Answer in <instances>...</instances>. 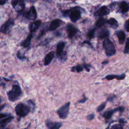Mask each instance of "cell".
<instances>
[{"mask_svg":"<svg viewBox=\"0 0 129 129\" xmlns=\"http://www.w3.org/2000/svg\"><path fill=\"white\" fill-rule=\"evenodd\" d=\"M17 56L18 58H19V59H25L26 58L24 55L22 54V53H21L20 51H18L17 52Z\"/></svg>","mask_w":129,"mask_h":129,"instance_id":"f546056e","label":"cell"},{"mask_svg":"<svg viewBox=\"0 0 129 129\" xmlns=\"http://www.w3.org/2000/svg\"><path fill=\"white\" fill-rule=\"evenodd\" d=\"M87 100V98L86 97H84L83 99H82L81 100H80L79 101V103H84L86 100Z\"/></svg>","mask_w":129,"mask_h":129,"instance_id":"8d00e7d4","label":"cell"},{"mask_svg":"<svg viewBox=\"0 0 129 129\" xmlns=\"http://www.w3.org/2000/svg\"><path fill=\"white\" fill-rule=\"evenodd\" d=\"M65 47V43L61 41L57 44L56 47V54L57 56L60 58L63 57V51Z\"/></svg>","mask_w":129,"mask_h":129,"instance_id":"4fadbf2b","label":"cell"},{"mask_svg":"<svg viewBox=\"0 0 129 129\" xmlns=\"http://www.w3.org/2000/svg\"><path fill=\"white\" fill-rule=\"evenodd\" d=\"M115 96L114 95L113 96H110L107 99V101H112V100L114 99Z\"/></svg>","mask_w":129,"mask_h":129,"instance_id":"d6a6232c","label":"cell"},{"mask_svg":"<svg viewBox=\"0 0 129 129\" xmlns=\"http://www.w3.org/2000/svg\"><path fill=\"white\" fill-rule=\"evenodd\" d=\"M109 126H110V124L108 125V126L107 127V128L106 129H109Z\"/></svg>","mask_w":129,"mask_h":129,"instance_id":"b9f144b4","label":"cell"},{"mask_svg":"<svg viewBox=\"0 0 129 129\" xmlns=\"http://www.w3.org/2000/svg\"><path fill=\"white\" fill-rule=\"evenodd\" d=\"M11 5L18 12H22L25 8V0H12Z\"/></svg>","mask_w":129,"mask_h":129,"instance_id":"8992f818","label":"cell"},{"mask_svg":"<svg viewBox=\"0 0 129 129\" xmlns=\"http://www.w3.org/2000/svg\"><path fill=\"white\" fill-rule=\"evenodd\" d=\"M46 125L48 129H59L62 126V123L60 122H54L50 120H47Z\"/></svg>","mask_w":129,"mask_h":129,"instance_id":"8fae6325","label":"cell"},{"mask_svg":"<svg viewBox=\"0 0 129 129\" xmlns=\"http://www.w3.org/2000/svg\"><path fill=\"white\" fill-rule=\"evenodd\" d=\"M37 12L35 7L32 6H31L28 12L25 14V17L26 18L30 20H35L37 18Z\"/></svg>","mask_w":129,"mask_h":129,"instance_id":"52a82bcc","label":"cell"},{"mask_svg":"<svg viewBox=\"0 0 129 129\" xmlns=\"http://www.w3.org/2000/svg\"><path fill=\"white\" fill-rule=\"evenodd\" d=\"M84 43H87V44H88L89 45H90L91 46H92V44H91V43H90V41H87V40H85V41H84L83 42V44H84Z\"/></svg>","mask_w":129,"mask_h":129,"instance_id":"74e56055","label":"cell"},{"mask_svg":"<svg viewBox=\"0 0 129 129\" xmlns=\"http://www.w3.org/2000/svg\"><path fill=\"white\" fill-rule=\"evenodd\" d=\"M95 29H91L88 33L87 34V36L89 39H92L94 38V35H95Z\"/></svg>","mask_w":129,"mask_h":129,"instance_id":"4316f807","label":"cell"},{"mask_svg":"<svg viewBox=\"0 0 129 129\" xmlns=\"http://www.w3.org/2000/svg\"><path fill=\"white\" fill-rule=\"evenodd\" d=\"M109 35V32L108 29L106 28H104L101 29L98 34V37L99 39H102L103 38H105L108 37Z\"/></svg>","mask_w":129,"mask_h":129,"instance_id":"44dd1931","label":"cell"},{"mask_svg":"<svg viewBox=\"0 0 129 129\" xmlns=\"http://www.w3.org/2000/svg\"><path fill=\"white\" fill-rule=\"evenodd\" d=\"M0 80H1V77H0Z\"/></svg>","mask_w":129,"mask_h":129,"instance_id":"f6af8a7d","label":"cell"},{"mask_svg":"<svg viewBox=\"0 0 129 129\" xmlns=\"http://www.w3.org/2000/svg\"><path fill=\"white\" fill-rule=\"evenodd\" d=\"M103 46L107 56L113 55L116 53V49L112 42L108 38L105 39L103 42Z\"/></svg>","mask_w":129,"mask_h":129,"instance_id":"7a4b0ae2","label":"cell"},{"mask_svg":"<svg viewBox=\"0 0 129 129\" xmlns=\"http://www.w3.org/2000/svg\"><path fill=\"white\" fill-rule=\"evenodd\" d=\"M41 23L40 20H35L30 23L29 26V29L30 32H35L40 27Z\"/></svg>","mask_w":129,"mask_h":129,"instance_id":"7c38bea8","label":"cell"},{"mask_svg":"<svg viewBox=\"0 0 129 129\" xmlns=\"http://www.w3.org/2000/svg\"><path fill=\"white\" fill-rule=\"evenodd\" d=\"M81 17V12L75 8L73 10H72L70 14V18L73 22H76Z\"/></svg>","mask_w":129,"mask_h":129,"instance_id":"9c48e42d","label":"cell"},{"mask_svg":"<svg viewBox=\"0 0 129 129\" xmlns=\"http://www.w3.org/2000/svg\"><path fill=\"white\" fill-rule=\"evenodd\" d=\"M70 106V102H68L66 103L65 104L61 106L57 111V113L59 117V118L61 119H66L69 112Z\"/></svg>","mask_w":129,"mask_h":129,"instance_id":"277c9868","label":"cell"},{"mask_svg":"<svg viewBox=\"0 0 129 129\" xmlns=\"http://www.w3.org/2000/svg\"><path fill=\"white\" fill-rule=\"evenodd\" d=\"M109 13V9L105 6L101 7L97 11L94 13L95 16H103Z\"/></svg>","mask_w":129,"mask_h":129,"instance_id":"30bf717a","label":"cell"},{"mask_svg":"<svg viewBox=\"0 0 129 129\" xmlns=\"http://www.w3.org/2000/svg\"><path fill=\"white\" fill-rule=\"evenodd\" d=\"M119 122L120 123H125L126 122V121L124 120V119L123 118H120L119 119Z\"/></svg>","mask_w":129,"mask_h":129,"instance_id":"f35d334b","label":"cell"},{"mask_svg":"<svg viewBox=\"0 0 129 129\" xmlns=\"http://www.w3.org/2000/svg\"><path fill=\"white\" fill-rule=\"evenodd\" d=\"M107 63H108V61H105L102 62V63L103 64H106Z\"/></svg>","mask_w":129,"mask_h":129,"instance_id":"60d3db41","label":"cell"},{"mask_svg":"<svg viewBox=\"0 0 129 129\" xmlns=\"http://www.w3.org/2000/svg\"><path fill=\"white\" fill-rule=\"evenodd\" d=\"M5 106H6V105H5V104H4V105H2L1 106H0V111H1L2 109H3L5 108Z\"/></svg>","mask_w":129,"mask_h":129,"instance_id":"ab89813d","label":"cell"},{"mask_svg":"<svg viewBox=\"0 0 129 129\" xmlns=\"http://www.w3.org/2000/svg\"><path fill=\"white\" fill-rule=\"evenodd\" d=\"M124 110V107H122V106H120L118 107L117 108H116L115 109H112V110H110L107 111H105V112H104V113L103 114L102 116L103 117H104L105 119H109L112 115H113V114L114 112H116L118 111H123Z\"/></svg>","mask_w":129,"mask_h":129,"instance_id":"ba28073f","label":"cell"},{"mask_svg":"<svg viewBox=\"0 0 129 129\" xmlns=\"http://www.w3.org/2000/svg\"><path fill=\"white\" fill-rule=\"evenodd\" d=\"M124 27L125 28V30L129 32V19L127 20V21H126V22H125V24H124Z\"/></svg>","mask_w":129,"mask_h":129,"instance_id":"4dcf8cb0","label":"cell"},{"mask_svg":"<svg viewBox=\"0 0 129 129\" xmlns=\"http://www.w3.org/2000/svg\"><path fill=\"white\" fill-rule=\"evenodd\" d=\"M106 102H104L103 103H102L101 105H100L97 108V111L98 112H100L101 111H102L105 107L106 106Z\"/></svg>","mask_w":129,"mask_h":129,"instance_id":"83f0119b","label":"cell"},{"mask_svg":"<svg viewBox=\"0 0 129 129\" xmlns=\"http://www.w3.org/2000/svg\"><path fill=\"white\" fill-rule=\"evenodd\" d=\"M119 8L121 13H126L129 10V4L125 2H122L120 3Z\"/></svg>","mask_w":129,"mask_h":129,"instance_id":"7402d4cb","label":"cell"},{"mask_svg":"<svg viewBox=\"0 0 129 129\" xmlns=\"http://www.w3.org/2000/svg\"><path fill=\"white\" fill-rule=\"evenodd\" d=\"M1 102H2V99H1V97H0V104H1Z\"/></svg>","mask_w":129,"mask_h":129,"instance_id":"7bdbcfd3","label":"cell"},{"mask_svg":"<svg viewBox=\"0 0 129 129\" xmlns=\"http://www.w3.org/2000/svg\"><path fill=\"white\" fill-rule=\"evenodd\" d=\"M7 116H8V114L7 113H0V119Z\"/></svg>","mask_w":129,"mask_h":129,"instance_id":"836d02e7","label":"cell"},{"mask_svg":"<svg viewBox=\"0 0 129 129\" xmlns=\"http://www.w3.org/2000/svg\"><path fill=\"white\" fill-rule=\"evenodd\" d=\"M14 117L13 116H8L7 117L5 118L0 120V127L1 128H4L5 127L8 123H9L13 119Z\"/></svg>","mask_w":129,"mask_h":129,"instance_id":"9a60e30c","label":"cell"},{"mask_svg":"<svg viewBox=\"0 0 129 129\" xmlns=\"http://www.w3.org/2000/svg\"><path fill=\"white\" fill-rule=\"evenodd\" d=\"M22 93L21 87L17 84L14 85L12 89L7 93L9 100L11 102L18 100Z\"/></svg>","mask_w":129,"mask_h":129,"instance_id":"6da1fadb","label":"cell"},{"mask_svg":"<svg viewBox=\"0 0 129 129\" xmlns=\"http://www.w3.org/2000/svg\"><path fill=\"white\" fill-rule=\"evenodd\" d=\"M8 0H0V6L5 5L7 2Z\"/></svg>","mask_w":129,"mask_h":129,"instance_id":"d590c367","label":"cell"},{"mask_svg":"<svg viewBox=\"0 0 129 129\" xmlns=\"http://www.w3.org/2000/svg\"><path fill=\"white\" fill-rule=\"evenodd\" d=\"M106 23V19L101 17V18H99L96 21V22L95 23V25H96V26L97 27L100 28V27H101L102 26H103Z\"/></svg>","mask_w":129,"mask_h":129,"instance_id":"cb8c5ba5","label":"cell"},{"mask_svg":"<svg viewBox=\"0 0 129 129\" xmlns=\"http://www.w3.org/2000/svg\"><path fill=\"white\" fill-rule=\"evenodd\" d=\"M125 74H122L120 75H109L105 77V79L108 80H113L114 79H116L117 80H123L125 78Z\"/></svg>","mask_w":129,"mask_h":129,"instance_id":"ffe728a7","label":"cell"},{"mask_svg":"<svg viewBox=\"0 0 129 129\" xmlns=\"http://www.w3.org/2000/svg\"><path fill=\"white\" fill-rule=\"evenodd\" d=\"M2 128H1V127H0V129H2Z\"/></svg>","mask_w":129,"mask_h":129,"instance_id":"ee69618b","label":"cell"},{"mask_svg":"<svg viewBox=\"0 0 129 129\" xmlns=\"http://www.w3.org/2000/svg\"><path fill=\"white\" fill-rule=\"evenodd\" d=\"M15 110L18 116L20 117H24L29 113L30 109L27 105L23 103H20L16 106Z\"/></svg>","mask_w":129,"mask_h":129,"instance_id":"3957f363","label":"cell"},{"mask_svg":"<svg viewBox=\"0 0 129 129\" xmlns=\"http://www.w3.org/2000/svg\"><path fill=\"white\" fill-rule=\"evenodd\" d=\"M83 67H84V68H85V69H86V70L88 72H89V71H90V69H89V68H90V66L88 65V64H83Z\"/></svg>","mask_w":129,"mask_h":129,"instance_id":"e575fe53","label":"cell"},{"mask_svg":"<svg viewBox=\"0 0 129 129\" xmlns=\"http://www.w3.org/2000/svg\"><path fill=\"white\" fill-rule=\"evenodd\" d=\"M33 37V35L32 34H30L27 36L26 38L22 42L21 45L24 48H27L29 47L31 42V39Z\"/></svg>","mask_w":129,"mask_h":129,"instance_id":"e0dca14e","label":"cell"},{"mask_svg":"<svg viewBox=\"0 0 129 129\" xmlns=\"http://www.w3.org/2000/svg\"><path fill=\"white\" fill-rule=\"evenodd\" d=\"M106 23L111 26L113 29H116L118 27V24L116 19L114 18H110L106 21Z\"/></svg>","mask_w":129,"mask_h":129,"instance_id":"603a6c76","label":"cell"},{"mask_svg":"<svg viewBox=\"0 0 129 129\" xmlns=\"http://www.w3.org/2000/svg\"><path fill=\"white\" fill-rule=\"evenodd\" d=\"M54 56V53L53 51L49 52L45 56L44 59V65L48 66L50 63Z\"/></svg>","mask_w":129,"mask_h":129,"instance_id":"ac0fdd59","label":"cell"},{"mask_svg":"<svg viewBox=\"0 0 129 129\" xmlns=\"http://www.w3.org/2000/svg\"><path fill=\"white\" fill-rule=\"evenodd\" d=\"M78 29L73 25L69 24L67 26V32L68 37L70 38H72L74 35L77 32Z\"/></svg>","mask_w":129,"mask_h":129,"instance_id":"5bb4252c","label":"cell"},{"mask_svg":"<svg viewBox=\"0 0 129 129\" xmlns=\"http://www.w3.org/2000/svg\"><path fill=\"white\" fill-rule=\"evenodd\" d=\"M84 67L83 66L78 64L76 66H74L72 68L71 71L72 72H81L83 70Z\"/></svg>","mask_w":129,"mask_h":129,"instance_id":"d4e9b609","label":"cell"},{"mask_svg":"<svg viewBox=\"0 0 129 129\" xmlns=\"http://www.w3.org/2000/svg\"><path fill=\"white\" fill-rule=\"evenodd\" d=\"M61 23V21L59 19H55L53 20L49 26V30L50 31H53L56 29L58 27H59Z\"/></svg>","mask_w":129,"mask_h":129,"instance_id":"2e32d148","label":"cell"},{"mask_svg":"<svg viewBox=\"0 0 129 129\" xmlns=\"http://www.w3.org/2000/svg\"><path fill=\"white\" fill-rule=\"evenodd\" d=\"M95 117V115L93 113H92V114H89L87 116V118L88 120H91L92 119H93Z\"/></svg>","mask_w":129,"mask_h":129,"instance_id":"1f68e13d","label":"cell"},{"mask_svg":"<svg viewBox=\"0 0 129 129\" xmlns=\"http://www.w3.org/2000/svg\"><path fill=\"white\" fill-rule=\"evenodd\" d=\"M116 35L118 37L119 43L120 44H122L124 43L125 39V34L124 32L121 30L118 31L116 32Z\"/></svg>","mask_w":129,"mask_h":129,"instance_id":"d6986e66","label":"cell"},{"mask_svg":"<svg viewBox=\"0 0 129 129\" xmlns=\"http://www.w3.org/2000/svg\"><path fill=\"white\" fill-rule=\"evenodd\" d=\"M14 25V20L13 19L10 18L5 22L0 27V32L8 34L11 31L12 27Z\"/></svg>","mask_w":129,"mask_h":129,"instance_id":"5b68a950","label":"cell"},{"mask_svg":"<svg viewBox=\"0 0 129 129\" xmlns=\"http://www.w3.org/2000/svg\"><path fill=\"white\" fill-rule=\"evenodd\" d=\"M111 129H123L122 126L119 124H115L112 125Z\"/></svg>","mask_w":129,"mask_h":129,"instance_id":"f1b7e54d","label":"cell"},{"mask_svg":"<svg viewBox=\"0 0 129 129\" xmlns=\"http://www.w3.org/2000/svg\"><path fill=\"white\" fill-rule=\"evenodd\" d=\"M123 52L125 54H128L129 53V37L127 38V39H126Z\"/></svg>","mask_w":129,"mask_h":129,"instance_id":"484cf974","label":"cell"}]
</instances>
